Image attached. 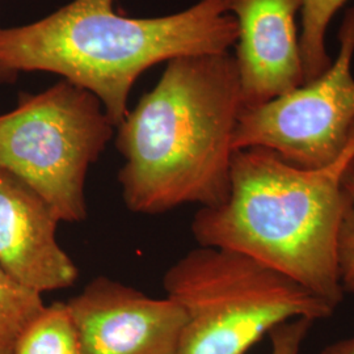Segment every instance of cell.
<instances>
[{"mask_svg": "<svg viewBox=\"0 0 354 354\" xmlns=\"http://www.w3.org/2000/svg\"><path fill=\"white\" fill-rule=\"evenodd\" d=\"M313 324L314 322L306 317L292 319L279 324L269 333L272 345L269 354H301L302 345Z\"/></svg>", "mask_w": 354, "mask_h": 354, "instance_id": "14", "label": "cell"}, {"mask_svg": "<svg viewBox=\"0 0 354 354\" xmlns=\"http://www.w3.org/2000/svg\"><path fill=\"white\" fill-rule=\"evenodd\" d=\"M348 0H304L299 35L304 62V83L323 75L332 64L326 36L329 23Z\"/></svg>", "mask_w": 354, "mask_h": 354, "instance_id": "12", "label": "cell"}, {"mask_svg": "<svg viewBox=\"0 0 354 354\" xmlns=\"http://www.w3.org/2000/svg\"><path fill=\"white\" fill-rule=\"evenodd\" d=\"M113 1L74 0L35 23L0 28V82L20 73L58 74L96 96L117 127L147 68L180 57L227 53L236 44L238 26L226 0H200L151 19L117 13Z\"/></svg>", "mask_w": 354, "mask_h": 354, "instance_id": "2", "label": "cell"}, {"mask_svg": "<svg viewBox=\"0 0 354 354\" xmlns=\"http://www.w3.org/2000/svg\"><path fill=\"white\" fill-rule=\"evenodd\" d=\"M238 26L243 109L260 106L304 84L297 15L304 0H226Z\"/></svg>", "mask_w": 354, "mask_h": 354, "instance_id": "8", "label": "cell"}, {"mask_svg": "<svg viewBox=\"0 0 354 354\" xmlns=\"http://www.w3.org/2000/svg\"><path fill=\"white\" fill-rule=\"evenodd\" d=\"M13 354H86L67 304L46 306Z\"/></svg>", "mask_w": 354, "mask_h": 354, "instance_id": "11", "label": "cell"}, {"mask_svg": "<svg viewBox=\"0 0 354 354\" xmlns=\"http://www.w3.org/2000/svg\"><path fill=\"white\" fill-rule=\"evenodd\" d=\"M241 109L239 74L228 51L168 61L155 88L117 127L127 209L156 215L223 203Z\"/></svg>", "mask_w": 354, "mask_h": 354, "instance_id": "1", "label": "cell"}, {"mask_svg": "<svg viewBox=\"0 0 354 354\" xmlns=\"http://www.w3.org/2000/svg\"><path fill=\"white\" fill-rule=\"evenodd\" d=\"M113 131L96 96L61 80L20 95L13 111L0 114V168L37 192L61 222L80 223L87 218L89 167Z\"/></svg>", "mask_w": 354, "mask_h": 354, "instance_id": "5", "label": "cell"}, {"mask_svg": "<svg viewBox=\"0 0 354 354\" xmlns=\"http://www.w3.org/2000/svg\"><path fill=\"white\" fill-rule=\"evenodd\" d=\"M38 291L0 268V354H13L26 329L45 310Z\"/></svg>", "mask_w": 354, "mask_h": 354, "instance_id": "10", "label": "cell"}, {"mask_svg": "<svg viewBox=\"0 0 354 354\" xmlns=\"http://www.w3.org/2000/svg\"><path fill=\"white\" fill-rule=\"evenodd\" d=\"M86 354H178L187 315L165 297L156 299L99 276L67 302Z\"/></svg>", "mask_w": 354, "mask_h": 354, "instance_id": "7", "label": "cell"}, {"mask_svg": "<svg viewBox=\"0 0 354 354\" xmlns=\"http://www.w3.org/2000/svg\"><path fill=\"white\" fill-rule=\"evenodd\" d=\"M320 354H354V336L330 344Z\"/></svg>", "mask_w": 354, "mask_h": 354, "instance_id": "15", "label": "cell"}, {"mask_svg": "<svg viewBox=\"0 0 354 354\" xmlns=\"http://www.w3.org/2000/svg\"><path fill=\"white\" fill-rule=\"evenodd\" d=\"M353 158L354 133L342 155L319 168L264 147L236 150L226 200L200 207L192 234L201 247L250 256L337 308L345 294L337 263L342 181Z\"/></svg>", "mask_w": 354, "mask_h": 354, "instance_id": "3", "label": "cell"}, {"mask_svg": "<svg viewBox=\"0 0 354 354\" xmlns=\"http://www.w3.org/2000/svg\"><path fill=\"white\" fill-rule=\"evenodd\" d=\"M337 263L342 291L354 294V158L342 181V215Z\"/></svg>", "mask_w": 354, "mask_h": 354, "instance_id": "13", "label": "cell"}, {"mask_svg": "<svg viewBox=\"0 0 354 354\" xmlns=\"http://www.w3.org/2000/svg\"><path fill=\"white\" fill-rule=\"evenodd\" d=\"M339 42V54L323 75L241 109L234 151L264 147L302 168L324 167L342 155L354 133V6L345 12Z\"/></svg>", "mask_w": 354, "mask_h": 354, "instance_id": "6", "label": "cell"}, {"mask_svg": "<svg viewBox=\"0 0 354 354\" xmlns=\"http://www.w3.org/2000/svg\"><path fill=\"white\" fill-rule=\"evenodd\" d=\"M59 223L37 192L0 168V268L39 294L67 289L79 276L57 239Z\"/></svg>", "mask_w": 354, "mask_h": 354, "instance_id": "9", "label": "cell"}, {"mask_svg": "<svg viewBox=\"0 0 354 354\" xmlns=\"http://www.w3.org/2000/svg\"><path fill=\"white\" fill-rule=\"evenodd\" d=\"M187 315L178 354H245L279 324L332 317L336 307L243 253L198 247L163 277Z\"/></svg>", "mask_w": 354, "mask_h": 354, "instance_id": "4", "label": "cell"}]
</instances>
